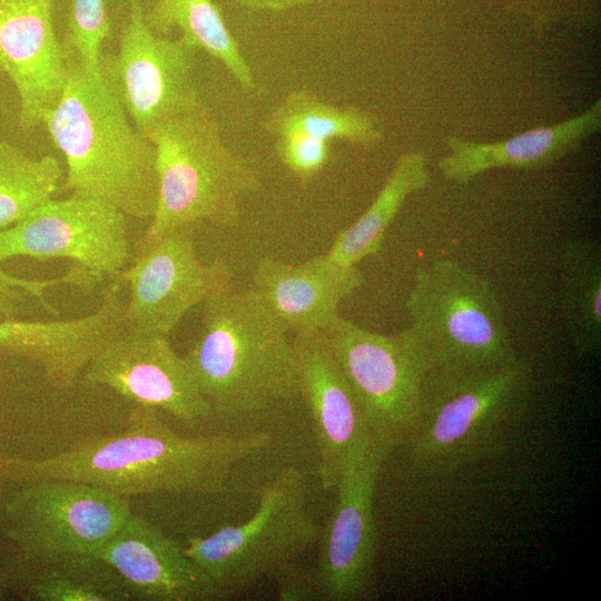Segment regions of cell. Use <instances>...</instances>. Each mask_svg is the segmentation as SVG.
Masks as SVG:
<instances>
[{"label": "cell", "mask_w": 601, "mask_h": 601, "mask_svg": "<svg viewBox=\"0 0 601 601\" xmlns=\"http://www.w3.org/2000/svg\"><path fill=\"white\" fill-rule=\"evenodd\" d=\"M97 559L38 563L43 572L30 585L36 599L41 601H108L122 600L128 591L108 588L98 579H90Z\"/></svg>", "instance_id": "d4e9b609"}, {"label": "cell", "mask_w": 601, "mask_h": 601, "mask_svg": "<svg viewBox=\"0 0 601 601\" xmlns=\"http://www.w3.org/2000/svg\"><path fill=\"white\" fill-rule=\"evenodd\" d=\"M391 449L371 436L344 461L336 484L337 502L312 570L319 600L353 601L368 589L376 546L373 495Z\"/></svg>", "instance_id": "7c38bea8"}, {"label": "cell", "mask_w": 601, "mask_h": 601, "mask_svg": "<svg viewBox=\"0 0 601 601\" xmlns=\"http://www.w3.org/2000/svg\"><path fill=\"white\" fill-rule=\"evenodd\" d=\"M331 142L302 132H288L276 137V154L302 185L315 179L326 166Z\"/></svg>", "instance_id": "83f0119b"}, {"label": "cell", "mask_w": 601, "mask_h": 601, "mask_svg": "<svg viewBox=\"0 0 601 601\" xmlns=\"http://www.w3.org/2000/svg\"><path fill=\"white\" fill-rule=\"evenodd\" d=\"M279 579V597L283 600L318 599L312 570L302 569L296 561L275 574Z\"/></svg>", "instance_id": "f546056e"}, {"label": "cell", "mask_w": 601, "mask_h": 601, "mask_svg": "<svg viewBox=\"0 0 601 601\" xmlns=\"http://www.w3.org/2000/svg\"><path fill=\"white\" fill-rule=\"evenodd\" d=\"M508 9L542 31L555 24H581L597 18L600 0H505Z\"/></svg>", "instance_id": "4316f807"}, {"label": "cell", "mask_w": 601, "mask_h": 601, "mask_svg": "<svg viewBox=\"0 0 601 601\" xmlns=\"http://www.w3.org/2000/svg\"><path fill=\"white\" fill-rule=\"evenodd\" d=\"M145 19L159 36L178 29L183 40L221 62L243 89L256 88L250 66L213 0H155Z\"/></svg>", "instance_id": "44dd1931"}, {"label": "cell", "mask_w": 601, "mask_h": 601, "mask_svg": "<svg viewBox=\"0 0 601 601\" xmlns=\"http://www.w3.org/2000/svg\"><path fill=\"white\" fill-rule=\"evenodd\" d=\"M428 180L425 155L422 151L402 154L373 203L354 224L337 235L325 257L341 266L355 267L376 254L406 199L425 188Z\"/></svg>", "instance_id": "ffe728a7"}, {"label": "cell", "mask_w": 601, "mask_h": 601, "mask_svg": "<svg viewBox=\"0 0 601 601\" xmlns=\"http://www.w3.org/2000/svg\"><path fill=\"white\" fill-rule=\"evenodd\" d=\"M8 582H9V579H8L7 573L0 569V600L3 599L6 589L8 587Z\"/></svg>", "instance_id": "1f68e13d"}, {"label": "cell", "mask_w": 601, "mask_h": 601, "mask_svg": "<svg viewBox=\"0 0 601 601\" xmlns=\"http://www.w3.org/2000/svg\"><path fill=\"white\" fill-rule=\"evenodd\" d=\"M371 434L390 447L414 431L423 374L401 334L371 332L339 314L322 329Z\"/></svg>", "instance_id": "9c48e42d"}, {"label": "cell", "mask_w": 601, "mask_h": 601, "mask_svg": "<svg viewBox=\"0 0 601 601\" xmlns=\"http://www.w3.org/2000/svg\"><path fill=\"white\" fill-rule=\"evenodd\" d=\"M293 344L299 394L313 422L319 481L332 490L349 452L373 435L323 331L296 333Z\"/></svg>", "instance_id": "9a60e30c"}, {"label": "cell", "mask_w": 601, "mask_h": 601, "mask_svg": "<svg viewBox=\"0 0 601 601\" xmlns=\"http://www.w3.org/2000/svg\"><path fill=\"white\" fill-rule=\"evenodd\" d=\"M401 332L423 377L494 373L518 364L500 297L482 276L451 259L417 268Z\"/></svg>", "instance_id": "277c9868"}, {"label": "cell", "mask_w": 601, "mask_h": 601, "mask_svg": "<svg viewBox=\"0 0 601 601\" xmlns=\"http://www.w3.org/2000/svg\"><path fill=\"white\" fill-rule=\"evenodd\" d=\"M110 31L105 0H72L62 45L90 72L98 73L101 43L109 38Z\"/></svg>", "instance_id": "484cf974"}, {"label": "cell", "mask_w": 601, "mask_h": 601, "mask_svg": "<svg viewBox=\"0 0 601 601\" xmlns=\"http://www.w3.org/2000/svg\"><path fill=\"white\" fill-rule=\"evenodd\" d=\"M147 138L157 155L158 201L145 237L203 221L238 223L243 198L260 181L226 145L205 104L159 124Z\"/></svg>", "instance_id": "5b68a950"}, {"label": "cell", "mask_w": 601, "mask_h": 601, "mask_svg": "<svg viewBox=\"0 0 601 601\" xmlns=\"http://www.w3.org/2000/svg\"><path fill=\"white\" fill-rule=\"evenodd\" d=\"M288 333L253 288L228 286L204 300L184 357L226 434H270L268 415L299 394Z\"/></svg>", "instance_id": "7a4b0ae2"}, {"label": "cell", "mask_w": 601, "mask_h": 601, "mask_svg": "<svg viewBox=\"0 0 601 601\" xmlns=\"http://www.w3.org/2000/svg\"><path fill=\"white\" fill-rule=\"evenodd\" d=\"M305 475L283 469L260 492L256 512L247 521L193 538L183 548L223 595L245 589L295 562L318 540L306 500Z\"/></svg>", "instance_id": "8992f818"}, {"label": "cell", "mask_w": 601, "mask_h": 601, "mask_svg": "<svg viewBox=\"0 0 601 601\" xmlns=\"http://www.w3.org/2000/svg\"><path fill=\"white\" fill-rule=\"evenodd\" d=\"M262 128L275 138L302 132L329 142L338 139L362 147H373L383 139L373 114L354 106H335L304 89L288 92L265 116Z\"/></svg>", "instance_id": "7402d4cb"}, {"label": "cell", "mask_w": 601, "mask_h": 601, "mask_svg": "<svg viewBox=\"0 0 601 601\" xmlns=\"http://www.w3.org/2000/svg\"><path fill=\"white\" fill-rule=\"evenodd\" d=\"M363 283L361 270L324 256L298 265L262 259L253 275V289L288 331L325 328L339 313L344 298Z\"/></svg>", "instance_id": "ac0fdd59"}, {"label": "cell", "mask_w": 601, "mask_h": 601, "mask_svg": "<svg viewBox=\"0 0 601 601\" xmlns=\"http://www.w3.org/2000/svg\"><path fill=\"white\" fill-rule=\"evenodd\" d=\"M561 305L575 352L599 354L601 347V250L590 238L569 239L561 253Z\"/></svg>", "instance_id": "603a6c76"}, {"label": "cell", "mask_w": 601, "mask_h": 601, "mask_svg": "<svg viewBox=\"0 0 601 601\" xmlns=\"http://www.w3.org/2000/svg\"><path fill=\"white\" fill-rule=\"evenodd\" d=\"M270 442L269 433L183 437L155 408L134 406L125 432L90 437L42 460L0 456V477L80 482L127 497L148 493L221 490L233 470Z\"/></svg>", "instance_id": "6da1fadb"}, {"label": "cell", "mask_w": 601, "mask_h": 601, "mask_svg": "<svg viewBox=\"0 0 601 601\" xmlns=\"http://www.w3.org/2000/svg\"><path fill=\"white\" fill-rule=\"evenodd\" d=\"M129 255L127 216L114 205L87 195L51 199L0 230V262L17 256L66 258L97 283L107 277L116 279Z\"/></svg>", "instance_id": "8fae6325"}, {"label": "cell", "mask_w": 601, "mask_h": 601, "mask_svg": "<svg viewBox=\"0 0 601 601\" xmlns=\"http://www.w3.org/2000/svg\"><path fill=\"white\" fill-rule=\"evenodd\" d=\"M122 286L114 282L104 290L99 308L70 321L0 323V347L10 354L38 362L48 381L69 388L92 357L124 333L126 303Z\"/></svg>", "instance_id": "e0dca14e"}, {"label": "cell", "mask_w": 601, "mask_h": 601, "mask_svg": "<svg viewBox=\"0 0 601 601\" xmlns=\"http://www.w3.org/2000/svg\"><path fill=\"white\" fill-rule=\"evenodd\" d=\"M55 0H0V69L19 97L24 130L43 122L59 100L67 53L53 28Z\"/></svg>", "instance_id": "5bb4252c"}, {"label": "cell", "mask_w": 601, "mask_h": 601, "mask_svg": "<svg viewBox=\"0 0 601 601\" xmlns=\"http://www.w3.org/2000/svg\"><path fill=\"white\" fill-rule=\"evenodd\" d=\"M237 4L253 11L284 12L307 7L319 0H234Z\"/></svg>", "instance_id": "4dcf8cb0"}, {"label": "cell", "mask_w": 601, "mask_h": 601, "mask_svg": "<svg viewBox=\"0 0 601 601\" xmlns=\"http://www.w3.org/2000/svg\"><path fill=\"white\" fill-rule=\"evenodd\" d=\"M16 485L4 505L7 535L35 563L92 558L131 513L126 497L80 482Z\"/></svg>", "instance_id": "52a82bcc"}, {"label": "cell", "mask_w": 601, "mask_h": 601, "mask_svg": "<svg viewBox=\"0 0 601 601\" xmlns=\"http://www.w3.org/2000/svg\"><path fill=\"white\" fill-rule=\"evenodd\" d=\"M196 50L180 37L156 35L140 0H129L118 51L100 56L99 72L146 138L159 124L204 104L195 78Z\"/></svg>", "instance_id": "ba28073f"}, {"label": "cell", "mask_w": 601, "mask_h": 601, "mask_svg": "<svg viewBox=\"0 0 601 601\" xmlns=\"http://www.w3.org/2000/svg\"><path fill=\"white\" fill-rule=\"evenodd\" d=\"M61 177L62 169L55 157L32 158L0 140V230L50 201Z\"/></svg>", "instance_id": "cb8c5ba5"}, {"label": "cell", "mask_w": 601, "mask_h": 601, "mask_svg": "<svg viewBox=\"0 0 601 601\" xmlns=\"http://www.w3.org/2000/svg\"><path fill=\"white\" fill-rule=\"evenodd\" d=\"M91 385H104L138 405L161 408L187 425L213 417L185 359L168 336L122 333L107 343L82 371Z\"/></svg>", "instance_id": "4fadbf2b"}, {"label": "cell", "mask_w": 601, "mask_h": 601, "mask_svg": "<svg viewBox=\"0 0 601 601\" xmlns=\"http://www.w3.org/2000/svg\"><path fill=\"white\" fill-rule=\"evenodd\" d=\"M65 50V86L42 122L67 162L63 189L102 199L127 217L151 220L158 201L154 144L129 121L100 72H90Z\"/></svg>", "instance_id": "3957f363"}, {"label": "cell", "mask_w": 601, "mask_h": 601, "mask_svg": "<svg viewBox=\"0 0 601 601\" xmlns=\"http://www.w3.org/2000/svg\"><path fill=\"white\" fill-rule=\"evenodd\" d=\"M229 278L225 265L198 259L191 226L142 236L132 265L116 278L130 290L124 333L168 336L193 307L230 286Z\"/></svg>", "instance_id": "30bf717a"}, {"label": "cell", "mask_w": 601, "mask_h": 601, "mask_svg": "<svg viewBox=\"0 0 601 601\" xmlns=\"http://www.w3.org/2000/svg\"><path fill=\"white\" fill-rule=\"evenodd\" d=\"M600 127L601 100H598L579 115L505 140L476 142L450 136L445 139L447 154L437 162L439 170L450 181L466 184L491 169L544 168L575 151Z\"/></svg>", "instance_id": "d6986e66"}, {"label": "cell", "mask_w": 601, "mask_h": 601, "mask_svg": "<svg viewBox=\"0 0 601 601\" xmlns=\"http://www.w3.org/2000/svg\"><path fill=\"white\" fill-rule=\"evenodd\" d=\"M92 558L110 568L129 592L147 600L205 601L224 597L183 548L131 513Z\"/></svg>", "instance_id": "2e32d148"}, {"label": "cell", "mask_w": 601, "mask_h": 601, "mask_svg": "<svg viewBox=\"0 0 601 601\" xmlns=\"http://www.w3.org/2000/svg\"><path fill=\"white\" fill-rule=\"evenodd\" d=\"M60 284H73L85 289L95 287L97 280L85 269L73 266L67 274L50 279H27L11 276L0 268V315L10 319L17 312L18 302L23 290L40 299L47 311L57 315L58 312L46 302L45 290Z\"/></svg>", "instance_id": "f1b7e54d"}]
</instances>
